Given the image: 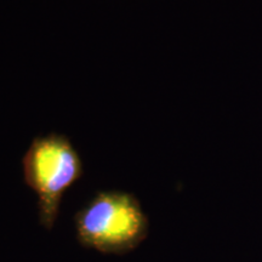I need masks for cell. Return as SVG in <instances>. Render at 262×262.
Returning <instances> with one entry per match:
<instances>
[{
	"label": "cell",
	"mask_w": 262,
	"mask_h": 262,
	"mask_svg": "<svg viewBox=\"0 0 262 262\" xmlns=\"http://www.w3.org/2000/svg\"><path fill=\"white\" fill-rule=\"evenodd\" d=\"M26 185L38 198L40 225L51 231L62 196L83 175V164L66 136L50 134L33 140L22 159Z\"/></svg>",
	"instance_id": "cell-2"
},
{
	"label": "cell",
	"mask_w": 262,
	"mask_h": 262,
	"mask_svg": "<svg viewBox=\"0 0 262 262\" xmlns=\"http://www.w3.org/2000/svg\"><path fill=\"white\" fill-rule=\"evenodd\" d=\"M77 239L104 255L135 250L148 234V219L136 196L126 192H100L75 215Z\"/></svg>",
	"instance_id": "cell-1"
}]
</instances>
